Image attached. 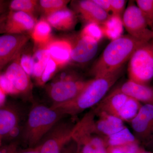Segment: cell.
<instances>
[{
    "mask_svg": "<svg viewBox=\"0 0 153 153\" xmlns=\"http://www.w3.org/2000/svg\"><path fill=\"white\" fill-rule=\"evenodd\" d=\"M122 71V68L109 74L94 77L88 81L84 89L74 99L51 107L58 110L65 116H71L92 107L104 98L108 91L120 77Z\"/></svg>",
    "mask_w": 153,
    "mask_h": 153,
    "instance_id": "obj_1",
    "label": "cell"
},
{
    "mask_svg": "<svg viewBox=\"0 0 153 153\" xmlns=\"http://www.w3.org/2000/svg\"><path fill=\"white\" fill-rule=\"evenodd\" d=\"M146 42L129 35L111 41L92 67L91 74L94 77L102 76L122 68L134 51Z\"/></svg>",
    "mask_w": 153,
    "mask_h": 153,
    "instance_id": "obj_2",
    "label": "cell"
},
{
    "mask_svg": "<svg viewBox=\"0 0 153 153\" xmlns=\"http://www.w3.org/2000/svg\"><path fill=\"white\" fill-rule=\"evenodd\" d=\"M64 116L57 109L41 104L30 110L21 136L23 141L33 146L42 141L46 134Z\"/></svg>",
    "mask_w": 153,
    "mask_h": 153,
    "instance_id": "obj_3",
    "label": "cell"
},
{
    "mask_svg": "<svg viewBox=\"0 0 153 153\" xmlns=\"http://www.w3.org/2000/svg\"><path fill=\"white\" fill-rule=\"evenodd\" d=\"M129 80L148 85L153 78V44L152 41L137 48L129 60Z\"/></svg>",
    "mask_w": 153,
    "mask_h": 153,
    "instance_id": "obj_4",
    "label": "cell"
},
{
    "mask_svg": "<svg viewBox=\"0 0 153 153\" xmlns=\"http://www.w3.org/2000/svg\"><path fill=\"white\" fill-rule=\"evenodd\" d=\"M89 80H82L74 75L63 76L50 86L48 93L52 106L66 103L76 97L84 89Z\"/></svg>",
    "mask_w": 153,
    "mask_h": 153,
    "instance_id": "obj_5",
    "label": "cell"
},
{
    "mask_svg": "<svg viewBox=\"0 0 153 153\" xmlns=\"http://www.w3.org/2000/svg\"><path fill=\"white\" fill-rule=\"evenodd\" d=\"M122 20L124 27L130 36L145 42L152 40V31L148 28L149 25L146 17L132 2H130L126 9Z\"/></svg>",
    "mask_w": 153,
    "mask_h": 153,
    "instance_id": "obj_6",
    "label": "cell"
},
{
    "mask_svg": "<svg viewBox=\"0 0 153 153\" xmlns=\"http://www.w3.org/2000/svg\"><path fill=\"white\" fill-rule=\"evenodd\" d=\"M25 34H5L0 37L1 69L16 58L29 40Z\"/></svg>",
    "mask_w": 153,
    "mask_h": 153,
    "instance_id": "obj_7",
    "label": "cell"
},
{
    "mask_svg": "<svg viewBox=\"0 0 153 153\" xmlns=\"http://www.w3.org/2000/svg\"><path fill=\"white\" fill-rule=\"evenodd\" d=\"M131 123L136 138L150 142L153 139V105H142Z\"/></svg>",
    "mask_w": 153,
    "mask_h": 153,
    "instance_id": "obj_8",
    "label": "cell"
},
{
    "mask_svg": "<svg viewBox=\"0 0 153 153\" xmlns=\"http://www.w3.org/2000/svg\"><path fill=\"white\" fill-rule=\"evenodd\" d=\"M36 25L34 17L24 12L14 11L8 15L2 30L7 34H25L32 32Z\"/></svg>",
    "mask_w": 153,
    "mask_h": 153,
    "instance_id": "obj_9",
    "label": "cell"
},
{
    "mask_svg": "<svg viewBox=\"0 0 153 153\" xmlns=\"http://www.w3.org/2000/svg\"><path fill=\"white\" fill-rule=\"evenodd\" d=\"M71 44V60L77 63L89 62L95 56L98 50V42L88 37L79 35Z\"/></svg>",
    "mask_w": 153,
    "mask_h": 153,
    "instance_id": "obj_10",
    "label": "cell"
},
{
    "mask_svg": "<svg viewBox=\"0 0 153 153\" xmlns=\"http://www.w3.org/2000/svg\"><path fill=\"white\" fill-rule=\"evenodd\" d=\"M75 8L84 21L88 23L101 25L110 15L102 10L93 0H82L76 2Z\"/></svg>",
    "mask_w": 153,
    "mask_h": 153,
    "instance_id": "obj_11",
    "label": "cell"
},
{
    "mask_svg": "<svg viewBox=\"0 0 153 153\" xmlns=\"http://www.w3.org/2000/svg\"><path fill=\"white\" fill-rule=\"evenodd\" d=\"M22 117L21 110L16 105L6 103L0 108L1 142L9 133L19 125Z\"/></svg>",
    "mask_w": 153,
    "mask_h": 153,
    "instance_id": "obj_12",
    "label": "cell"
},
{
    "mask_svg": "<svg viewBox=\"0 0 153 153\" xmlns=\"http://www.w3.org/2000/svg\"><path fill=\"white\" fill-rule=\"evenodd\" d=\"M129 97L118 88L103 98L94 110L96 113H105L117 117L118 114Z\"/></svg>",
    "mask_w": 153,
    "mask_h": 153,
    "instance_id": "obj_13",
    "label": "cell"
},
{
    "mask_svg": "<svg viewBox=\"0 0 153 153\" xmlns=\"http://www.w3.org/2000/svg\"><path fill=\"white\" fill-rule=\"evenodd\" d=\"M118 88L129 97L140 102L153 105V86L139 84L128 80Z\"/></svg>",
    "mask_w": 153,
    "mask_h": 153,
    "instance_id": "obj_14",
    "label": "cell"
},
{
    "mask_svg": "<svg viewBox=\"0 0 153 153\" xmlns=\"http://www.w3.org/2000/svg\"><path fill=\"white\" fill-rule=\"evenodd\" d=\"M45 47L49 50L51 59L57 66H63L71 60L70 41L63 39L51 40Z\"/></svg>",
    "mask_w": 153,
    "mask_h": 153,
    "instance_id": "obj_15",
    "label": "cell"
},
{
    "mask_svg": "<svg viewBox=\"0 0 153 153\" xmlns=\"http://www.w3.org/2000/svg\"><path fill=\"white\" fill-rule=\"evenodd\" d=\"M5 74L19 94L25 93L30 89L29 76L17 61L13 62L6 69Z\"/></svg>",
    "mask_w": 153,
    "mask_h": 153,
    "instance_id": "obj_16",
    "label": "cell"
},
{
    "mask_svg": "<svg viewBox=\"0 0 153 153\" xmlns=\"http://www.w3.org/2000/svg\"><path fill=\"white\" fill-rule=\"evenodd\" d=\"M95 114L99 116L98 120L95 123L96 130L99 134L105 137L109 136L120 131L126 127L123 121L117 117L105 113Z\"/></svg>",
    "mask_w": 153,
    "mask_h": 153,
    "instance_id": "obj_17",
    "label": "cell"
},
{
    "mask_svg": "<svg viewBox=\"0 0 153 153\" xmlns=\"http://www.w3.org/2000/svg\"><path fill=\"white\" fill-rule=\"evenodd\" d=\"M47 21L51 26L57 30H68L75 26L76 17L74 12L66 8L48 16Z\"/></svg>",
    "mask_w": 153,
    "mask_h": 153,
    "instance_id": "obj_18",
    "label": "cell"
},
{
    "mask_svg": "<svg viewBox=\"0 0 153 153\" xmlns=\"http://www.w3.org/2000/svg\"><path fill=\"white\" fill-rule=\"evenodd\" d=\"M100 26L103 36L111 41L122 36L124 26L122 17L111 14Z\"/></svg>",
    "mask_w": 153,
    "mask_h": 153,
    "instance_id": "obj_19",
    "label": "cell"
},
{
    "mask_svg": "<svg viewBox=\"0 0 153 153\" xmlns=\"http://www.w3.org/2000/svg\"><path fill=\"white\" fill-rule=\"evenodd\" d=\"M51 25L47 20L42 19L36 23L31 36L34 42L40 47H45L51 41Z\"/></svg>",
    "mask_w": 153,
    "mask_h": 153,
    "instance_id": "obj_20",
    "label": "cell"
},
{
    "mask_svg": "<svg viewBox=\"0 0 153 153\" xmlns=\"http://www.w3.org/2000/svg\"><path fill=\"white\" fill-rule=\"evenodd\" d=\"M33 76L41 79L45 67L51 58L49 50L46 47H40L33 56Z\"/></svg>",
    "mask_w": 153,
    "mask_h": 153,
    "instance_id": "obj_21",
    "label": "cell"
},
{
    "mask_svg": "<svg viewBox=\"0 0 153 153\" xmlns=\"http://www.w3.org/2000/svg\"><path fill=\"white\" fill-rule=\"evenodd\" d=\"M105 139L110 146H118L134 143L136 138L129 129L125 127L116 133L106 137Z\"/></svg>",
    "mask_w": 153,
    "mask_h": 153,
    "instance_id": "obj_22",
    "label": "cell"
},
{
    "mask_svg": "<svg viewBox=\"0 0 153 153\" xmlns=\"http://www.w3.org/2000/svg\"><path fill=\"white\" fill-rule=\"evenodd\" d=\"M142 105L139 101L129 97L120 111L117 117L123 121H131L137 114Z\"/></svg>",
    "mask_w": 153,
    "mask_h": 153,
    "instance_id": "obj_23",
    "label": "cell"
},
{
    "mask_svg": "<svg viewBox=\"0 0 153 153\" xmlns=\"http://www.w3.org/2000/svg\"><path fill=\"white\" fill-rule=\"evenodd\" d=\"M69 2V1L64 0H41L39 3L47 17L57 11L66 8Z\"/></svg>",
    "mask_w": 153,
    "mask_h": 153,
    "instance_id": "obj_24",
    "label": "cell"
},
{
    "mask_svg": "<svg viewBox=\"0 0 153 153\" xmlns=\"http://www.w3.org/2000/svg\"><path fill=\"white\" fill-rule=\"evenodd\" d=\"M38 2L35 0H13L10 4L12 10L24 12L33 16Z\"/></svg>",
    "mask_w": 153,
    "mask_h": 153,
    "instance_id": "obj_25",
    "label": "cell"
},
{
    "mask_svg": "<svg viewBox=\"0 0 153 153\" xmlns=\"http://www.w3.org/2000/svg\"><path fill=\"white\" fill-rule=\"evenodd\" d=\"M79 35L89 37L98 42L104 36L101 26L95 23L87 24L82 29Z\"/></svg>",
    "mask_w": 153,
    "mask_h": 153,
    "instance_id": "obj_26",
    "label": "cell"
},
{
    "mask_svg": "<svg viewBox=\"0 0 153 153\" xmlns=\"http://www.w3.org/2000/svg\"><path fill=\"white\" fill-rule=\"evenodd\" d=\"M136 2L146 17L149 27L152 29L153 26V0H137Z\"/></svg>",
    "mask_w": 153,
    "mask_h": 153,
    "instance_id": "obj_27",
    "label": "cell"
},
{
    "mask_svg": "<svg viewBox=\"0 0 153 153\" xmlns=\"http://www.w3.org/2000/svg\"><path fill=\"white\" fill-rule=\"evenodd\" d=\"M0 89L2 90L6 94H19L12 82L5 73L1 74L0 76Z\"/></svg>",
    "mask_w": 153,
    "mask_h": 153,
    "instance_id": "obj_28",
    "label": "cell"
},
{
    "mask_svg": "<svg viewBox=\"0 0 153 153\" xmlns=\"http://www.w3.org/2000/svg\"><path fill=\"white\" fill-rule=\"evenodd\" d=\"M57 65L52 59L50 58L45 67L41 79L42 84L47 82L55 73L57 68Z\"/></svg>",
    "mask_w": 153,
    "mask_h": 153,
    "instance_id": "obj_29",
    "label": "cell"
},
{
    "mask_svg": "<svg viewBox=\"0 0 153 153\" xmlns=\"http://www.w3.org/2000/svg\"><path fill=\"white\" fill-rule=\"evenodd\" d=\"M20 65L29 76L33 75V56L24 54L20 58Z\"/></svg>",
    "mask_w": 153,
    "mask_h": 153,
    "instance_id": "obj_30",
    "label": "cell"
},
{
    "mask_svg": "<svg viewBox=\"0 0 153 153\" xmlns=\"http://www.w3.org/2000/svg\"><path fill=\"white\" fill-rule=\"evenodd\" d=\"M112 15L122 17L126 9V1L124 0H110Z\"/></svg>",
    "mask_w": 153,
    "mask_h": 153,
    "instance_id": "obj_31",
    "label": "cell"
},
{
    "mask_svg": "<svg viewBox=\"0 0 153 153\" xmlns=\"http://www.w3.org/2000/svg\"><path fill=\"white\" fill-rule=\"evenodd\" d=\"M118 146L113 149L112 153H135L137 149L136 145L134 143L125 145L124 146Z\"/></svg>",
    "mask_w": 153,
    "mask_h": 153,
    "instance_id": "obj_32",
    "label": "cell"
},
{
    "mask_svg": "<svg viewBox=\"0 0 153 153\" xmlns=\"http://www.w3.org/2000/svg\"><path fill=\"white\" fill-rule=\"evenodd\" d=\"M23 126H21L19 125L13 128L8 134L7 135L4 139L13 140L16 139L19 136H22Z\"/></svg>",
    "mask_w": 153,
    "mask_h": 153,
    "instance_id": "obj_33",
    "label": "cell"
},
{
    "mask_svg": "<svg viewBox=\"0 0 153 153\" xmlns=\"http://www.w3.org/2000/svg\"><path fill=\"white\" fill-rule=\"evenodd\" d=\"M97 4L107 13L111 12V7L110 0H93Z\"/></svg>",
    "mask_w": 153,
    "mask_h": 153,
    "instance_id": "obj_34",
    "label": "cell"
},
{
    "mask_svg": "<svg viewBox=\"0 0 153 153\" xmlns=\"http://www.w3.org/2000/svg\"><path fill=\"white\" fill-rule=\"evenodd\" d=\"M6 94L0 89V106H2L6 103Z\"/></svg>",
    "mask_w": 153,
    "mask_h": 153,
    "instance_id": "obj_35",
    "label": "cell"
},
{
    "mask_svg": "<svg viewBox=\"0 0 153 153\" xmlns=\"http://www.w3.org/2000/svg\"><path fill=\"white\" fill-rule=\"evenodd\" d=\"M40 146L35 150H30L26 151L25 152H22L20 153H40Z\"/></svg>",
    "mask_w": 153,
    "mask_h": 153,
    "instance_id": "obj_36",
    "label": "cell"
},
{
    "mask_svg": "<svg viewBox=\"0 0 153 153\" xmlns=\"http://www.w3.org/2000/svg\"><path fill=\"white\" fill-rule=\"evenodd\" d=\"M152 33H153V39H152V43L153 44V27H152Z\"/></svg>",
    "mask_w": 153,
    "mask_h": 153,
    "instance_id": "obj_37",
    "label": "cell"
},
{
    "mask_svg": "<svg viewBox=\"0 0 153 153\" xmlns=\"http://www.w3.org/2000/svg\"><path fill=\"white\" fill-rule=\"evenodd\" d=\"M149 143H153V140H152V141H151L150 142H149Z\"/></svg>",
    "mask_w": 153,
    "mask_h": 153,
    "instance_id": "obj_38",
    "label": "cell"
},
{
    "mask_svg": "<svg viewBox=\"0 0 153 153\" xmlns=\"http://www.w3.org/2000/svg\"><path fill=\"white\" fill-rule=\"evenodd\" d=\"M0 153H3L2 152H1Z\"/></svg>",
    "mask_w": 153,
    "mask_h": 153,
    "instance_id": "obj_39",
    "label": "cell"
},
{
    "mask_svg": "<svg viewBox=\"0 0 153 153\" xmlns=\"http://www.w3.org/2000/svg\"></svg>",
    "mask_w": 153,
    "mask_h": 153,
    "instance_id": "obj_40",
    "label": "cell"
}]
</instances>
